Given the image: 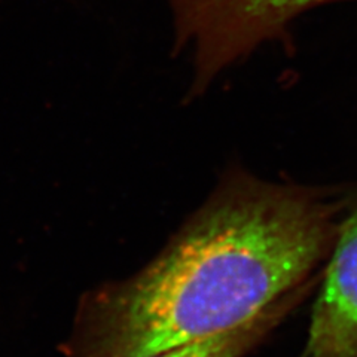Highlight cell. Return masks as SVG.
<instances>
[{
    "label": "cell",
    "instance_id": "obj_4",
    "mask_svg": "<svg viewBox=\"0 0 357 357\" xmlns=\"http://www.w3.org/2000/svg\"><path fill=\"white\" fill-rule=\"evenodd\" d=\"M307 295L308 290L292 294L268 307L237 329L149 357H244L280 325L282 320Z\"/></svg>",
    "mask_w": 357,
    "mask_h": 357
},
{
    "label": "cell",
    "instance_id": "obj_3",
    "mask_svg": "<svg viewBox=\"0 0 357 357\" xmlns=\"http://www.w3.org/2000/svg\"><path fill=\"white\" fill-rule=\"evenodd\" d=\"M303 357H357V188L323 268Z\"/></svg>",
    "mask_w": 357,
    "mask_h": 357
},
{
    "label": "cell",
    "instance_id": "obj_1",
    "mask_svg": "<svg viewBox=\"0 0 357 357\" xmlns=\"http://www.w3.org/2000/svg\"><path fill=\"white\" fill-rule=\"evenodd\" d=\"M350 191L234 169L140 271L84 295L66 357H149L244 325L320 282Z\"/></svg>",
    "mask_w": 357,
    "mask_h": 357
},
{
    "label": "cell",
    "instance_id": "obj_2",
    "mask_svg": "<svg viewBox=\"0 0 357 357\" xmlns=\"http://www.w3.org/2000/svg\"><path fill=\"white\" fill-rule=\"evenodd\" d=\"M333 0H170L176 47L195 51L192 94L203 93L218 73L258 45L286 35L304 10Z\"/></svg>",
    "mask_w": 357,
    "mask_h": 357
}]
</instances>
